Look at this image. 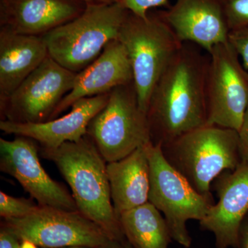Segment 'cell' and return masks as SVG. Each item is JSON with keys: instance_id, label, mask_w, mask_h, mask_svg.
Segmentation results:
<instances>
[{"instance_id": "cell-1", "label": "cell", "mask_w": 248, "mask_h": 248, "mask_svg": "<svg viewBox=\"0 0 248 248\" xmlns=\"http://www.w3.org/2000/svg\"><path fill=\"white\" fill-rule=\"evenodd\" d=\"M204 51L183 44L155 86L146 112L153 144L164 146L206 125L210 55Z\"/></svg>"}, {"instance_id": "cell-2", "label": "cell", "mask_w": 248, "mask_h": 248, "mask_svg": "<svg viewBox=\"0 0 248 248\" xmlns=\"http://www.w3.org/2000/svg\"><path fill=\"white\" fill-rule=\"evenodd\" d=\"M40 153L58 168L71 187L80 213L100 227L110 239L125 238L111 200L107 162L88 135L55 149L40 148Z\"/></svg>"}, {"instance_id": "cell-3", "label": "cell", "mask_w": 248, "mask_h": 248, "mask_svg": "<svg viewBox=\"0 0 248 248\" xmlns=\"http://www.w3.org/2000/svg\"><path fill=\"white\" fill-rule=\"evenodd\" d=\"M161 150L168 162L203 195H212V184L220 174L241 164L238 132L217 125L195 129Z\"/></svg>"}, {"instance_id": "cell-4", "label": "cell", "mask_w": 248, "mask_h": 248, "mask_svg": "<svg viewBox=\"0 0 248 248\" xmlns=\"http://www.w3.org/2000/svg\"><path fill=\"white\" fill-rule=\"evenodd\" d=\"M117 40L128 53L140 107L147 112L155 86L184 43L161 11H152L146 17L129 13Z\"/></svg>"}, {"instance_id": "cell-5", "label": "cell", "mask_w": 248, "mask_h": 248, "mask_svg": "<svg viewBox=\"0 0 248 248\" xmlns=\"http://www.w3.org/2000/svg\"><path fill=\"white\" fill-rule=\"evenodd\" d=\"M129 13L117 2L88 4L76 19L43 36L49 56L69 71L79 73L117 40Z\"/></svg>"}, {"instance_id": "cell-6", "label": "cell", "mask_w": 248, "mask_h": 248, "mask_svg": "<svg viewBox=\"0 0 248 248\" xmlns=\"http://www.w3.org/2000/svg\"><path fill=\"white\" fill-rule=\"evenodd\" d=\"M150 164L151 186L148 202L164 214L173 240L189 248L192 238L187 222L201 221L215 204L213 195L197 192L188 181L171 166L163 155L161 145H145Z\"/></svg>"}, {"instance_id": "cell-7", "label": "cell", "mask_w": 248, "mask_h": 248, "mask_svg": "<svg viewBox=\"0 0 248 248\" xmlns=\"http://www.w3.org/2000/svg\"><path fill=\"white\" fill-rule=\"evenodd\" d=\"M86 135L107 163L123 159L151 141L147 114L140 107L133 82L109 93L107 104L90 122Z\"/></svg>"}, {"instance_id": "cell-8", "label": "cell", "mask_w": 248, "mask_h": 248, "mask_svg": "<svg viewBox=\"0 0 248 248\" xmlns=\"http://www.w3.org/2000/svg\"><path fill=\"white\" fill-rule=\"evenodd\" d=\"M207 77V125L239 130L248 107V72L229 42L214 46Z\"/></svg>"}, {"instance_id": "cell-9", "label": "cell", "mask_w": 248, "mask_h": 248, "mask_svg": "<svg viewBox=\"0 0 248 248\" xmlns=\"http://www.w3.org/2000/svg\"><path fill=\"white\" fill-rule=\"evenodd\" d=\"M22 241L40 248L87 246L95 248L110 238L100 227L79 211L39 205L33 213L20 218L1 222Z\"/></svg>"}, {"instance_id": "cell-10", "label": "cell", "mask_w": 248, "mask_h": 248, "mask_svg": "<svg viewBox=\"0 0 248 248\" xmlns=\"http://www.w3.org/2000/svg\"><path fill=\"white\" fill-rule=\"evenodd\" d=\"M78 73L48 56L4 103L1 120L17 123L49 121L55 109L73 89Z\"/></svg>"}, {"instance_id": "cell-11", "label": "cell", "mask_w": 248, "mask_h": 248, "mask_svg": "<svg viewBox=\"0 0 248 248\" xmlns=\"http://www.w3.org/2000/svg\"><path fill=\"white\" fill-rule=\"evenodd\" d=\"M40 148L37 141L27 137L0 139V170L15 178L39 205L78 211L71 194L44 169Z\"/></svg>"}, {"instance_id": "cell-12", "label": "cell", "mask_w": 248, "mask_h": 248, "mask_svg": "<svg viewBox=\"0 0 248 248\" xmlns=\"http://www.w3.org/2000/svg\"><path fill=\"white\" fill-rule=\"evenodd\" d=\"M218 202L200 222L213 233L217 248H239V231L248 213V165L225 171L214 181Z\"/></svg>"}, {"instance_id": "cell-13", "label": "cell", "mask_w": 248, "mask_h": 248, "mask_svg": "<svg viewBox=\"0 0 248 248\" xmlns=\"http://www.w3.org/2000/svg\"><path fill=\"white\" fill-rule=\"evenodd\" d=\"M161 12L183 43L195 44L209 53L215 46L228 42L231 31L222 0H176Z\"/></svg>"}, {"instance_id": "cell-14", "label": "cell", "mask_w": 248, "mask_h": 248, "mask_svg": "<svg viewBox=\"0 0 248 248\" xmlns=\"http://www.w3.org/2000/svg\"><path fill=\"white\" fill-rule=\"evenodd\" d=\"M108 97V93L80 99L66 115L40 123L1 120L0 130L8 135L32 139L41 148L55 149L66 142L79 141L86 136L90 122L105 107Z\"/></svg>"}, {"instance_id": "cell-15", "label": "cell", "mask_w": 248, "mask_h": 248, "mask_svg": "<svg viewBox=\"0 0 248 248\" xmlns=\"http://www.w3.org/2000/svg\"><path fill=\"white\" fill-rule=\"evenodd\" d=\"M84 0H0V29L43 37L87 7Z\"/></svg>"}, {"instance_id": "cell-16", "label": "cell", "mask_w": 248, "mask_h": 248, "mask_svg": "<svg viewBox=\"0 0 248 248\" xmlns=\"http://www.w3.org/2000/svg\"><path fill=\"white\" fill-rule=\"evenodd\" d=\"M132 82L133 70L128 53L120 41H112L94 62L78 73L73 89L62 99L50 120L60 117L80 99L108 94L118 86Z\"/></svg>"}, {"instance_id": "cell-17", "label": "cell", "mask_w": 248, "mask_h": 248, "mask_svg": "<svg viewBox=\"0 0 248 248\" xmlns=\"http://www.w3.org/2000/svg\"><path fill=\"white\" fill-rule=\"evenodd\" d=\"M43 37L0 29V104L48 58Z\"/></svg>"}, {"instance_id": "cell-18", "label": "cell", "mask_w": 248, "mask_h": 248, "mask_svg": "<svg viewBox=\"0 0 248 248\" xmlns=\"http://www.w3.org/2000/svg\"><path fill=\"white\" fill-rule=\"evenodd\" d=\"M111 200L116 215L148 203L150 164L145 146L118 161L107 163Z\"/></svg>"}, {"instance_id": "cell-19", "label": "cell", "mask_w": 248, "mask_h": 248, "mask_svg": "<svg viewBox=\"0 0 248 248\" xmlns=\"http://www.w3.org/2000/svg\"><path fill=\"white\" fill-rule=\"evenodd\" d=\"M125 239L134 248H169L172 240L161 212L148 202L120 217Z\"/></svg>"}, {"instance_id": "cell-20", "label": "cell", "mask_w": 248, "mask_h": 248, "mask_svg": "<svg viewBox=\"0 0 248 248\" xmlns=\"http://www.w3.org/2000/svg\"><path fill=\"white\" fill-rule=\"evenodd\" d=\"M38 206L32 199L12 197L0 191V216L4 219L27 217L33 213Z\"/></svg>"}, {"instance_id": "cell-21", "label": "cell", "mask_w": 248, "mask_h": 248, "mask_svg": "<svg viewBox=\"0 0 248 248\" xmlns=\"http://www.w3.org/2000/svg\"><path fill=\"white\" fill-rule=\"evenodd\" d=\"M230 31L248 27V0H222Z\"/></svg>"}, {"instance_id": "cell-22", "label": "cell", "mask_w": 248, "mask_h": 248, "mask_svg": "<svg viewBox=\"0 0 248 248\" xmlns=\"http://www.w3.org/2000/svg\"><path fill=\"white\" fill-rule=\"evenodd\" d=\"M228 42L239 55L244 68L248 72V27L231 31Z\"/></svg>"}, {"instance_id": "cell-23", "label": "cell", "mask_w": 248, "mask_h": 248, "mask_svg": "<svg viewBox=\"0 0 248 248\" xmlns=\"http://www.w3.org/2000/svg\"><path fill=\"white\" fill-rule=\"evenodd\" d=\"M169 0H119L117 3L132 14L146 17L152 9L165 6Z\"/></svg>"}, {"instance_id": "cell-24", "label": "cell", "mask_w": 248, "mask_h": 248, "mask_svg": "<svg viewBox=\"0 0 248 248\" xmlns=\"http://www.w3.org/2000/svg\"><path fill=\"white\" fill-rule=\"evenodd\" d=\"M241 164L248 165V107L245 112L241 127L238 130Z\"/></svg>"}, {"instance_id": "cell-25", "label": "cell", "mask_w": 248, "mask_h": 248, "mask_svg": "<svg viewBox=\"0 0 248 248\" xmlns=\"http://www.w3.org/2000/svg\"><path fill=\"white\" fill-rule=\"evenodd\" d=\"M22 241L9 228L1 223L0 248H22Z\"/></svg>"}, {"instance_id": "cell-26", "label": "cell", "mask_w": 248, "mask_h": 248, "mask_svg": "<svg viewBox=\"0 0 248 248\" xmlns=\"http://www.w3.org/2000/svg\"><path fill=\"white\" fill-rule=\"evenodd\" d=\"M238 239L239 248H248V213L240 226Z\"/></svg>"}, {"instance_id": "cell-27", "label": "cell", "mask_w": 248, "mask_h": 248, "mask_svg": "<svg viewBox=\"0 0 248 248\" xmlns=\"http://www.w3.org/2000/svg\"><path fill=\"white\" fill-rule=\"evenodd\" d=\"M95 248H134L128 240L124 239H108L104 244Z\"/></svg>"}, {"instance_id": "cell-28", "label": "cell", "mask_w": 248, "mask_h": 248, "mask_svg": "<svg viewBox=\"0 0 248 248\" xmlns=\"http://www.w3.org/2000/svg\"><path fill=\"white\" fill-rule=\"evenodd\" d=\"M87 4H110L117 3L119 0H84Z\"/></svg>"}, {"instance_id": "cell-29", "label": "cell", "mask_w": 248, "mask_h": 248, "mask_svg": "<svg viewBox=\"0 0 248 248\" xmlns=\"http://www.w3.org/2000/svg\"><path fill=\"white\" fill-rule=\"evenodd\" d=\"M22 248H39V247L29 241H22Z\"/></svg>"}, {"instance_id": "cell-30", "label": "cell", "mask_w": 248, "mask_h": 248, "mask_svg": "<svg viewBox=\"0 0 248 248\" xmlns=\"http://www.w3.org/2000/svg\"><path fill=\"white\" fill-rule=\"evenodd\" d=\"M58 248H93L87 247V246H67V247H62Z\"/></svg>"}]
</instances>
